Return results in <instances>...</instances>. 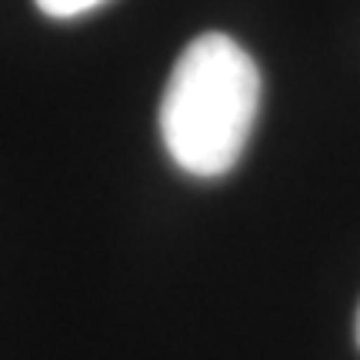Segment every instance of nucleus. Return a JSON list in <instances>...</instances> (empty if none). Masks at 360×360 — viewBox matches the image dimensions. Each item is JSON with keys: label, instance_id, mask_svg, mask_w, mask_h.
<instances>
[{"label": "nucleus", "instance_id": "f03ea898", "mask_svg": "<svg viewBox=\"0 0 360 360\" xmlns=\"http://www.w3.org/2000/svg\"><path fill=\"white\" fill-rule=\"evenodd\" d=\"M40 7V13H47L53 20H74V17H84V13L97 11L107 0H34Z\"/></svg>", "mask_w": 360, "mask_h": 360}, {"label": "nucleus", "instance_id": "f257e3e1", "mask_svg": "<svg viewBox=\"0 0 360 360\" xmlns=\"http://www.w3.org/2000/svg\"><path fill=\"white\" fill-rule=\"evenodd\" d=\"M260 110V70L227 34H200L170 70L160 137L191 177H224L244 157Z\"/></svg>", "mask_w": 360, "mask_h": 360}, {"label": "nucleus", "instance_id": "7ed1b4c3", "mask_svg": "<svg viewBox=\"0 0 360 360\" xmlns=\"http://www.w3.org/2000/svg\"><path fill=\"white\" fill-rule=\"evenodd\" d=\"M357 347H360V310H357Z\"/></svg>", "mask_w": 360, "mask_h": 360}]
</instances>
